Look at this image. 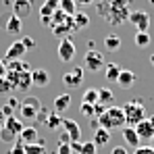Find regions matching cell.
Wrapping results in <instances>:
<instances>
[{"label": "cell", "mask_w": 154, "mask_h": 154, "mask_svg": "<svg viewBox=\"0 0 154 154\" xmlns=\"http://www.w3.org/2000/svg\"><path fill=\"white\" fill-rule=\"evenodd\" d=\"M96 13L102 17L108 25L119 27L129 19V0H100L96 2Z\"/></svg>", "instance_id": "obj_1"}, {"label": "cell", "mask_w": 154, "mask_h": 154, "mask_svg": "<svg viewBox=\"0 0 154 154\" xmlns=\"http://www.w3.org/2000/svg\"><path fill=\"white\" fill-rule=\"evenodd\" d=\"M98 127H104L108 131L123 129L125 127V110H123V106H115V104L108 106L104 110V115L98 117Z\"/></svg>", "instance_id": "obj_2"}, {"label": "cell", "mask_w": 154, "mask_h": 154, "mask_svg": "<svg viewBox=\"0 0 154 154\" xmlns=\"http://www.w3.org/2000/svg\"><path fill=\"white\" fill-rule=\"evenodd\" d=\"M21 131H23V121L19 117H6L4 127L0 129V140L6 144H15L17 137L21 135Z\"/></svg>", "instance_id": "obj_3"}, {"label": "cell", "mask_w": 154, "mask_h": 154, "mask_svg": "<svg viewBox=\"0 0 154 154\" xmlns=\"http://www.w3.org/2000/svg\"><path fill=\"white\" fill-rule=\"evenodd\" d=\"M123 110H125V127H135L140 121L146 119V108L140 100H129L123 106Z\"/></svg>", "instance_id": "obj_4"}, {"label": "cell", "mask_w": 154, "mask_h": 154, "mask_svg": "<svg viewBox=\"0 0 154 154\" xmlns=\"http://www.w3.org/2000/svg\"><path fill=\"white\" fill-rule=\"evenodd\" d=\"M42 104L38 98L33 96H27L25 100H21V106H19V119H25V121H35L38 112H40Z\"/></svg>", "instance_id": "obj_5"}, {"label": "cell", "mask_w": 154, "mask_h": 154, "mask_svg": "<svg viewBox=\"0 0 154 154\" xmlns=\"http://www.w3.org/2000/svg\"><path fill=\"white\" fill-rule=\"evenodd\" d=\"M104 65H106V60H104L102 52H98L96 48H92V50L85 52V58H83V69H88V71H92V73H98V71H102Z\"/></svg>", "instance_id": "obj_6"}, {"label": "cell", "mask_w": 154, "mask_h": 154, "mask_svg": "<svg viewBox=\"0 0 154 154\" xmlns=\"http://www.w3.org/2000/svg\"><path fill=\"white\" fill-rule=\"evenodd\" d=\"M4 77L13 83L15 90H29L31 88V71H17V73H8L6 71Z\"/></svg>", "instance_id": "obj_7"}, {"label": "cell", "mask_w": 154, "mask_h": 154, "mask_svg": "<svg viewBox=\"0 0 154 154\" xmlns=\"http://www.w3.org/2000/svg\"><path fill=\"white\" fill-rule=\"evenodd\" d=\"M56 54H58V58H60L63 63H71V60L75 58V54H77V48H75V44H73V40H71V38H63V40L58 42Z\"/></svg>", "instance_id": "obj_8"}, {"label": "cell", "mask_w": 154, "mask_h": 154, "mask_svg": "<svg viewBox=\"0 0 154 154\" xmlns=\"http://www.w3.org/2000/svg\"><path fill=\"white\" fill-rule=\"evenodd\" d=\"M83 75H85V69H83V67H73L69 73L63 75V83H65V88H69V90L79 88V85L83 83Z\"/></svg>", "instance_id": "obj_9"}, {"label": "cell", "mask_w": 154, "mask_h": 154, "mask_svg": "<svg viewBox=\"0 0 154 154\" xmlns=\"http://www.w3.org/2000/svg\"><path fill=\"white\" fill-rule=\"evenodd\" d=\"M0 27H2L4 31L13 33V35H19V33H21V27H23V21H21L19 17H15L13 13H11V15H2V17H0Z\"/></svg>", "instance_id": "obj_10"}, {"label": "cell", "mask_w": 154, "mask_h": 154, "mask_svg": "<svg viewBox=\"0 0 154 154\" xmlns=\"http://www.w3.org/2000/svg\"><path fill=\"white\" fill-rule=\"evenodd\" d=\"M27 48L23 46V42L21 40H17V42H13L8 48H6V52H4V63H13V60H23V56H25Z\"/></svg>", "instance_id": "obj_11"}, {"label": "cell", "mask_w": 154, "mask_h": 154, "mask_svg": "<svg viewBox=\"0 0 154 154\" xmlns=\"http://www.w3.org/2000/svg\"><path fill=\"white\" fill-rule=\"evenodd\" d=\"M127 21L135 27V31H148V27H150V15L144 13V11H133L129 15Z\"/></svg>", "instance_id": "obj_12"}, {"label": "cell", "mask_w": 154, "mask_h": 154, "mask_svg": "<svg viewBox=\"0 0 154 154\" xmlns=\"http://www.w3.org/2000/svg\"><path fill=\"white\" fill-rule=\"evenodd\" d=\"M31 11H33L31 0H15V2H13V15H15V17H19L21 21L27 19V17L31 15Z\"/></svg>", "instance_id": "obj_13"}, {"label": "cell", "mask_w": 154, "mask_h": 154, "mask_svg": "<svg viewBox=\"0 0 154 154\" xmlns=\"http://www.w3.org/2000/svg\"><path fill=\"white\" fill-rule=\"evenodd\" d=\"M63 131L71 137V142H79V137H81V129H79V125H77V121H73V119H63Z\"/></svg>", "instance_id": "obj_14"}, {"label": "cell", "mask_w": 154, "mask_h": 154, "mask_svg": "<svg viewBox=\"0 0 154 154\" xmlns=\"http://www.w3.org/2000/svg\"><path fill=\"white\" fill-rule=\"evenodd\" d=\"M50 83V73L46 69H33L31 71V85L35 88H46Z\"/></svg>", "instance_id": "obj_15"}, {"label": "cell", "mask_w": 154, "mask_h": 154, "mask_svg": "<svg viewBox=\"0 0 154 154\" xmlns=\"http://www.w3.org/2000/svg\"><path fill=\"white\" fill-rule=\"evenodd\" d=\"M135 81H137V75H135L133 71H129V69H121L117 83H119L123 90H129V88H133V85H135Z\"/></svg>", "instance_id": "obj_16"}, {"label": "cell", "mask_w": 154, "mask_h": 154, "mask_svg": "<svg viewBox=\"0 0 154 154\" xmlns=\"http://www.w3.org/2000/svg\"><path fill=\"white\" fill-rule=\"evenodd\" d=\"M108 142H110V131H108V129H104V127L94 129V140H92V144H94L96 148H102Z\"/></svg>", "instance_id": "obj_17"}, {"label": "cell", "mask_w": 154, "mask_h": 154, "mask_svg": "<svg viewBox=\"0 0 154 154\" xmlns=\"http://www.w3.org/2000/svg\"><path fill=\"white\" fill-rule=\"evenodd\" d=\"M133 129H135V133L140 135V140H150V137L154 135V127L150 125V121H148V119L140 121V123H137Z\"/></svg>", "instance_id": "obj_18"}, {"label": "cell", "mask_w": 154, "mask_h": 154, "mask_svg": "<svg viewBox=\"0 0 154 154\" xmlns=\"http://www.w3.org/2000/svg\"><path fill=\"white\" fill-rule=\"evenodd\" d=\"M19 140L23 142V144H35L38 140H40V133H38V129L35 127H23L21 131V135H19Z\"/></svg>", "instance_id": "obj_19"}, {"label": "cell", "mask_w": 154, "mask_h": 154, "mask_svg": "<svg viewBox=\"0 0 154 154\" xmlns=\"http://www.w3.org/2000/svg\"><path fill=\"white\" fill-rule=\"evenodd\" d=\"M58 11V0H46L40 8V17L42 19H52V15Z\"/></svg>", "instance_id": "obj_20"}, {"label": "cell", "mask_w": 154, "mask_h": 154, "mask_svg": "<svg viewBox=\"0 0 154 154\" xmlns=\"http://www.w3.org/2000/svg\"><path fill=\"white\" fill-rule=\"evenodd\" d=\"M119 73H121V67H119L117 63H106V65H104V75H106V81L117 83Z\"/></svg>", "instance_id": "obj_21"}, {"label": "cell", "mask_w": 154, "mask_h": 154, "mask_svg": "<svg viewBox=\"0 0 154 154\" xmlns=\"http://www.w3.org/2000/svg\"><path fill=\"white\" fill-rule=\"evenodd\" d=\"M123 140L127 142V146H131V148H140V142H142L133 127H123Z\"/></svg>", "instance_id": "obj_22"}, {"label": "cell", "mask_w": 154, "mask_h": 154, "mask_svg": "<svg viewBox=\"0 0 154 154\" xmlns=\"http://www.w3.org/2000/svg\"><path fill=\"white\" fill-rule=\"evenodd\" d=\"M98 102L104 104L106 108H108V106H112V102H115V94H112V90H110V88H106V85H104V88L98 90Z\"/></svg>", "instance_id": "obj_23"}, {"label": "cell", "mask_w": 154, "mask_h": 154, "mask_svg": "<svg viewBox=\"0 0 154 154\" xmlns=\"http://www.w3.org/2000/svg\"><path fill=\"white\" fill-rule=\"evenodd\" d=\"M71 106V96L69 94H60V96H56L54 98V112H65L67 108Z\"/></svg>", "instance_id": "obj_24"}, {"label": "cell", "mask_w": 154, "mask_h": 154, "mask_svg": "<svg viewBox=\"0 0 154 154\" xmlns=\"http://www.w3.org/2000/svg\"><path fill=\"white\" fill-rule=\"evenodd\" d=\"M104 46L108 52H117L121 48V38L117 33H108V35H104Z\"/></svg>", "instance_id": "obj_25"}, {"label": "cell", "mask_w": 154, "mask_h": 154, "mask_svg": "<svg viewBox=\"0 0 154 154\" xmlns=\"http://www.w3.org/2000/svg\"><path fill=\"white\" fill-rule=\"evenodd\" d=\"M25 154H46V142L40 137L35 144H27L25 146Z\"/></svg>", "instance_id": "obj_26"}, {"label": "cell", "mask_w": 154, "mask_h": 154, "mask_svg": "<svg viewBox=\"0 0 154 154\" xmlns=\"http://www.w3.org/2000/svg\"><path fill=\"white\" fill-rule=\"evenodd\" d=\"M58 8H60L65 15H69V17H73L77 13V4L73 0H58Z\"/></svg>", "instance_id": "obj_27"}, {"label": "cell", "mask_w": 154, "mask_h": 154, "mask_svg": "<svg viewBox=\"0 0 154 154\" xmlns=\"http://www.w3.org/2000/svg\"><path fill=\"white\" fill-rule=\"evenodd\" d=\"M90 25V19H88V15H83V13H75L73 15V29L79 31V29H83V27Z\"/></svg>", "instance_id": "obj_28"}, {"label": "cell", "mask_w": 154, "mask_h": 154, "mask_svg": "<svg viewBox=\"0 0 154 154\" xmlns=\"http://www.w3.org/2000/svg\"><path fill=\"white\" fill-rule=\"evenodd\" d=\"M44 125H46V127L50 129V131H54V129H56V127H60V125H63V117H60L58 112H50Z\"/></svg>", "instance_id": "obj_29"}, {"label": "cell", "mask_w": 154, "mask_h": 154, "mask_svg": "<svg viewBox=\"0 0 154 154\" xmlns=\"http://www.w3.org/2000/svg\"><path fill=\"white\" fill-rule=\"evenodd\" d=\"M81 102L83 104H98V90H96V88L85 90L83 96H81Z\"/></svg>", "instance_id": "obj_30"}, {"label": "cell", "mask_w": 154, "mask_h": 154, "mask_svg": "<svg viewBox=\"0 0 154 154\" xmlns=\"http://www.w3.org/2000/svg\"><path fill=\"white\" fill-rule=\"evenodd\" d=\"M135 46H140V48H146L148 44H150V33L148 31H135Z\"/></svg>", "instance_id": "obj_31"}, {"label": "cell", "mask_w": 154, "mask_h": 154, "mask_svg": "<svg viewBox=\"0 0 154 154\" xmlns=\"http://www.w3.org/2000/svg\"><path fill=\"white\" fill-rule=\"evenodd\" d=\"M15 88H13V83L6 79V77H0V96H6V94H11Z\"/></svg>", "instance_id": "obj_32"}, {"label": "cell", "mask_w": 154, "mask_h": 154, "mask_svg": "<svg viewBox=\"0 0 154 154\" xmlns=\"http://www.w3.org/2000/svg\"><path fill=\"white\" fill-rule=\"evenodd\" d=\"M79 112H81L83 117H88V121H90V119H94V104H83V102H81Z\"/></svg>", "instance_id": "obj_33"}, {"label": "cell", "mask_w": 154, "mask_h": 154, "mask_svg": "<svg viewBox=\"0 0 154 154\" xmlns=\"http://www.w3.org/2000/svg\"><path fill=\"white\" fill-rule=\"evenodd\" d=\"M79 154H98V148L92 144V142H85V144H81V150Z\"/></svg>", "instance_id": "obj_34"}, {"label": "cell", "mask_w": 154, "mask_h": 154, "mask_svg": "<svg viewBox=\"0 0 154 154\" xmlns=\"http://www.w3.org/2000/svg\"><path fill=\"white\" fill-rule=\"evenodd\" d=\"M8 154H25V144L17 137V142L13 144V148H11V152H8Z\"/></svg>", "instance_id": "obj_35"}, {"label": "cell", "mask_w": 154, "mask_h": 154, "mask_svg": "<svg viewBox=\"0 0 154 154\" xmlns=\"http://www.w3.org/2000/svg\"><path fill=\"white\" fill-rule=\"evenodd\" d=\"M48 115H50V110L48 108H40V112H38V117H35V121H40V123H46V119H48Z\"/></svg>", "instance_id": "obj_36"}, {"label": "cell", "mask_w": 154, "mask_h": 154, "mask_svg": "<svg viewBox=\"0 0 154 154\" xmlns=\"http://www.w3.org/2000/svg\"><path fill=\"white\" fill-rule=\"evenodd\" d=\"M133 154H154V148H150V146H140V148H135Z\"/></svg>", "instance_id": "obj_37"}, {"label": "cell", "mask_w": 154, "mask_h": 154, "mask_svg": "<svg viewBox=\"0 0 154 154\" xmlns=\"http://www.w3.org/2000/svg\"><path fill=\"white\" fill-rule=\"evenodd\" d=\"M6 104H8L13 110H19V106H21V100H17V98H13V96H11V98L6 100Z\"/></svg>", "instance_id": "obj_38"}, {"label": "cell", "mask_w": 154, "mask_h": 154, "mask_svg": "<svg viewBox=\"0 0 154 154\" xmlns=\"http://www.w3.org/2000/svg\"><path fill=\"white\" fill-rule=\"evenodd\" d=\"M21 42H23V46H25L27 50L35 46V40H33V38H27V35H23V40H21Z\"/></svg>", "instance_id": "obj_39"}, {"label": "cell", "mask_w": 154, "mask_h": 154, "mask_svg": "<svg viewBox=\"0 0 154 154\" xmlns=\"http://www.w3.org/2000/svg\"><path fill=\"white\" fill-rule=\"evenodd\" d=\"M58 154H73L69 144H58Z\"/></svg>", "instance_id": "obj_40"}, {"label": "cell", "mask_w": 154, "mask_h": 154, "mask_svg": "<svg viewBox=\"0 0 154 154\" xmlns=\"http://www.w3.org/2000/svg\"><path fill=\"white\" fill-rule=\"evenodd\" d=\"M110 154H129V150L125 148V146H115V148H112V152H110Z\"/></svg>", "instance_id": "obj_41"}, {"label": "cell", "mask_w": 154, "mask_h": 154, "mask_svg": "<svg viewBox=\"0 0 154 154\" xmlns=\"http://www.w3.org/2000/svg\"><path fill=\"white\" fill-rule=\"evenodd\" d=\"M58 144H71V137H69V135L63 131V133L58 135Z\"/></svg>", "instance_id": "obj_42"}, {"label": "cell", "mask_w": 154, "mask_h": 154, "mask_svg": "<svg viewBox=\"0 0 154 154\" xmlns=\"http://www.w3.org/2000/svg\"><path fill=\"white\" fill-rule=\"evenodd\" d=\"M69 146H71V152H77V154H79V150H81V142H71Z\"/></svg>", "instance_id": "obj_43"}, {"label": "cell", "mask_w": 154, "mask_h": 154, "mask_svg": "<svg viewBox=\"0 0 154 154\" xmlns=\"http://www.w3.org/2000/svg\"><path fill=\"white\" fill-rule=\"evenodd\" d=\"M75 4H81V6H88V4H96V0H73Z\"/></svg>", "instance_id": "obj_44"}, {"label": "cell", "mask_w": 154, "mask_h": 154, "mask_svg": "<svg viewBox=\"0 0 154 154\" xmlns=\"http://www.w3.org/2000/svg\"><path fill=\"white\" fill-rule=\"evenodd\" d=\"M4 75H6V63L0 58V77H4Z\"/></svg>", "instance_id": "obj_45"}, {"label": "cell", "mask_w": 154, "mask_h": 154, "mask_svg": "<svg viewBox=\"0 0 154 154\" xmlns=\"http://www.w3.org/2000/svg\"><path fill=\"white\" fill-rule=\"evenodd\" d=\"M4 121H6V117H4V115H2V110H0V129L4 127Z\"/></svg>", "instance_id": "obj_46"}, {"label": "cell", "mask_w": 154, "mask_h": 154, "mask_svg": "<svg viewBox=\"0 0 154 154\" xmlns=\"http://www.w3.org/2000/svg\"><path fill=\"white\" fill-rule=\"evenodd\" d=\"M148 121H150V125L154 127V115H152V117H148Z\"/></svg>", "instance_id": "obj_47"}, {"label": "cell", "mask_w": 154, "mask_h": 154, "mask_svg": "<svg viewBox=\"0 0 154 154\" xmlns=\"http://www.w3.org/2000/svg\"><path fill=\"white\" fill-rule=\"evenodd\" d=\"M150 148H154V135L150 137Z\"/></svg>", "instance_id": "obj_48"}, {"label": "cell", "mask_w": 154, "mask_h": 154, "mask_svg": "<svg viewBox=\"0 0 154 154\" xmlns=\"http://www.w3.org/2000/svg\"><path fill=\"white\" fill-rule=\"evenodd\" d=\"M150 63H152V67H154V54H152V56H150Z\"/></svg>", "instance_id": "obj_49"}, {"label": "cell", "mask_w": 154, "mask_h": 154, "mask_svg": "<svg viewBox=\"0 0 154 154\" xmlns=\"http://www.w3.org/2000/svg\"><path fill=\"white\" fill-rule=\"evenodd\" d=\"M150 4H152V6H154V0H150Z\"/></svg>", "instance_id": "obj_50"}]
</instances>
